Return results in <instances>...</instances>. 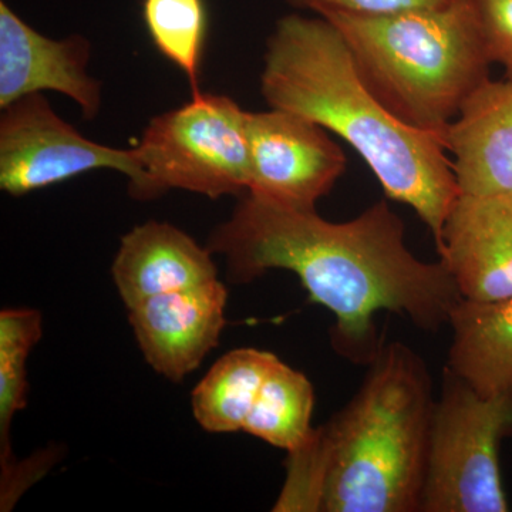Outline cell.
<instances>
[{"label":"cell","instance_id":"1","mask_svg":"<svg viewBox=\"0 0 512 512\" xmlns=\"http://www.w3.org/2000/svg\"><path fill=\"white\" fill-rule=\"evenodd\" d=\"M207 247L224 256L229 281L237 284L272 269L293 272L312 302L333 313V349L356 365H369L383 348L380 312L436 332L463 299L441 261H421L410 251L406 225L386 200L353 220L332 222L316 208L288 207L247 192L212 231Z\"/></svg>","mask_w":512,"mask_h":512},{"label":"cell","instance_id":"2","mask_svg":"<svg viewBox=\"0 0 512 512\" xmlns=\"http://www.w3.org/2000/svg\"><path fill=\"white\" fill-rule=\"evenodd\" d=\"M350 402L298 450L274 511L421 512L436 397L423 357L384 343Z\"/></svg>","mask_w":512,"mask_h":512},{"label":"cell","instance_id":"3","mask_svg":"<svg viewBox=\"0 0 512 512\" xmlns=\"http://www.w3.org/2000/svg\"><path fill=\"white\" fill-rule=\"evenodd\" d=\"M261 93L348 143L387 200L412 208L433 235L460 195L443 138L403 123L360 76L342 33L323 16H284L266 40Z\"/></svg>","mask_w":512,"mask_h":512},{"label":"cell","instance_id":"4","mask_svg":"<svg viewBox=\"0 0 512 512\" xmlns=\"http://www.w3.org/2000/svg\"><path fill=\"white\" fill-rule=\"evenodd\" d=\"M360 76L397 119L443 138L490 79L476 0L386 16L328 13Z\"/></svg>","mask_w":512,"mask_h":512},{"label":"cell","instance_id":"5","mask_svg":"<svg viewBox=\"0 0 512 512\" xmlns=\"http://www.w3.org/2000/svg\"><path fill=\"white\" fill-rule=\"evenodd\" d=\"M512 437V389L484 396L444 370L431 420L421 512H507L500 447Z\"/></svg>","mask_w":512,"mask_h":512},{"label":"cell","instance_id":"6","mask_svg":"<svg viewBox=\"0 0 512 512\" xmlns=\"http://www.w3.org/2000/svg\"><path fill=\"white\" fill-rule=\"evenodd\" d=\"M247 113L231 97L198 92L151 119L134 147L143 180L133 197L153 200L184 190L217 200L247 192Z\"/></svg>","mask_w":512,"mask_h":512},{"label":"cell","instance_id":"7","mask_svg":"<svg viewBox=\"0 0 512 512\" xmlns=\"http://www.w3.org/2000/svg\"><path fill=\"white\" fill-rule=\"evenodd\" d=\"M94 170L120 171L131 195L143 180L136 148L94 143L64 121L42 93L13 101L0 116V188L12 197Z\"/></svg>","mask_w":512,"mask_h":512},{"label":"cell","instance_id":"8","mask_svg":"<svg viewBox=\"0 0 512 512\" xmlns=\"http://www.w3.org/2000/svg\"><path fill=\"white\" fill-rule=\"evenodd\" d=\"M248 194L313 210L345 174L342 147L329 131L293 111L247 113Z\"/></svg>","mask_w":512,"mask_h":512},{"label":"cell","instance_id":"9","mask_svg":"<svg viewBox=\"0 0 512 512\" xmlns=\"http://www.w3.org/2000/svg\"><path fill=\"white\" fill-rule=\"evenodd\" d=\"M92 47L80 35L50 39L0 2V109L52 90L73 100L84 119L99 116L101 83L89 73Z\"/></svg>","mask_w":512,"mask_h":512},{"label":"cell","instance_id":"10","mask_svg":"<svg viewBox=\"0 0 512 512\" xmlns=\"http://www.w3.org/2000/svg\"><path fill=\"white\" fill-rule=\"evenodd\" d=\"M461 298L512 296V191L458 195L436 242Z\"/></svg>","mask_w":512,"mask_h":512},{"label":"cell","instance_id":"11","mask_svg":"<svg viewBox=\"0 0 512 512\" xmlns=\"http://www.w3.org/2000/svg\"><path fill=\"white\" fill-rule=\"evenodd\" d=\"M228 292L220 279L154 296L128 309L130 325L148 365L181 382L220 343L227 325Z\"/></svg>","mask_w":512,"mask_h":512},{"label":"cell","instance_id":"12","mask_svg":"<svg viewBox=\"0 0 512 512\" xmlns=\"http://www.w3.org/2000/svg\"><path fill=\"white\" fill-rule=\"evenodd\" d=\"M443 141L461 194L512 191V77L478 86Z\"/></svg>","mask_w":512,"mask_h":512},{"label":"cell","instance_id":"13","mask_svg":"<svg viewBox=\"0 0 512 512\" xmlns=\"http://www.w3.org/2000/svg\"><path fill=\"white\" fill-rule=\"evenodd\" d=\"M208 247L168 222L148 221L121 238L111 266L114 284L128 309L138 303L218 278Z\"/></svg>","mask_w":512,"mask_h":512},{"label":"cell","instance_id":"14","mask_svg":"<svg viewBox=\"0 0 512 512\" xmlns=\"http://www.w3.org/2000/svg\"><path fill=\"white\" fill-rule=\"evenodd\" d=\"M447 367L484 396L512 389V296L461 299L451 313Z\"/></svg>","mask_w":512,"mask_h":512},{"label":"cell","instance_id":"15","mask_svg":"<svg viewBox=\"0 0 512 512\" xmlns=\"http://www.w3.org/2000/svg\"><path fill=\"white\" fill-rule=\"evenodd\" d=\"M278 356L255 348L231 350L192 392L195 420L210 433L244 429L265 377Z\"/></svg>","mask_w":512,"mask_h":512},{"label":"cell","instance_id":"16","mask_svg":"<svg viewBox=\"0 0 512 512\" xmlns=\"http://www.w3.org/2000/svg\"><path fill=\"white\" fill-rule=\"evenodd\" d=\"M313 409L315 390L311 380L278 357L242 431L292 453L311 437Z\"/></svg>","mask_w":512,"mask_h":512},{"label":"cell","instance_id":"17","mask_svg":"<svg viewBox=\"0 0 512 512\" xmlns=\"http://www.w3.org/2000/svg\"><path fill=\"white\" fill-rule=\"evenodd\" d=\"M42 338V315L33 309H6L0 313V461L2 488L19 470L10 450V424L28 403L30 352Z\"/></svg>","mask_w":512,"mask_h":512},{"label":"cell","instance_id":"18","mask_svg":"<svg viewBox=\"0 0 512 512\" xmlns=\"http://www.w3.org/2000/svg\"><path fill=\"white\" fill-rule=\"evenodd\" d=\"M143 19L154 46L201 92L200 74L207 39L204 0H144Z\"/></svg>","mask_w":512,"mask_h":512},{"label":"cell","instance_id":"19","mask_svg":"<svg viewBox=\"0 0 512 512\" xmlns=\"http://www.w3.org/2000/svg\"><path fill=\"white\" fill-rule=\"evenodd\" d=\"M485 49L491 63L512 77V0H476Z\"/></svg>","mask_w":512,"mask_h":512},{"label":"cell","instance_id":"20","mask_svg":"<svg viewBox=\"0 0 512 512\" xmlns=\"http://www.w3.org/2000/svg\"><path fill=\"white\" fill-rule=\"evenodd\" d=\"M454 0H286L292 8L311 10L316 15L346 13L355 16H386L407 10L436 8Z\"/></svg>","mask_w":512,"mask_h":512}]
</instances>
